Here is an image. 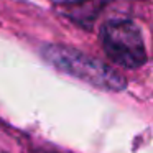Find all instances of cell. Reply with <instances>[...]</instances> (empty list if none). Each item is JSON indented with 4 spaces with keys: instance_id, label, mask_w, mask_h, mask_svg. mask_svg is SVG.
Masks as SVG:
<instances>
[{
    "instance_id": "1",
    "label": "cell",
    "mask_w": 153,
    "mask_h": 153,
    "mask_svg": "<svg viewBox=\"0 0 153 153\" xmlns=\"http://www.w3.org/2000/svg\"><path fill=\"white\" fill-rule=\"evenodd\" d=\"M100 40L105 54L125 69H137L146 61L145 45L138 27L130 20H112L104 25Z\"/></svg>"
},
{
    "instance_id": "2",
    "label": "cell",
    "mask_w": 153,
    "mask_h": 153,
    "mask_svg": "<svg viewBox=\"0 0 153 153\" xmlns=\"http://www.w3.org/2000/svg\"><path fill=\"white\" fill-rule=\"evenodd\" d=\"M46 58L54 66L61 68L64 73H69L94 86L107 87V89H122L123 87V77L120 74L112 71L104 63L92 59L82 53H77V51L68 50L63 46H51L46 50Z\"/></svg>"
}]
</instances>
